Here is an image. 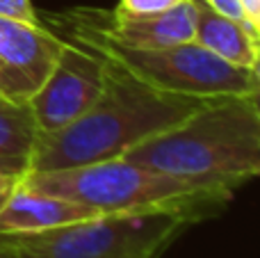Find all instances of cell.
I'll list each match as a JSON object with an SVG mask.
<instances>
[{
	"instance_id": "6da1fadb",
	"label": "cell",
	"mask_w": 260,
	"mask_h": 258,
	"mask_svg": "<svg viewBox=\"0 0 260 258\" xmlns=\"http://www.w3.org/2000/svg\"><path fill=\"white\" fill-rule=\"evenodd\" d=\"M103 64L105 80L99 99L69 126L50 133L39 131L27 172H53L123 158L133 146L169 131L208 101L155 89L105 59Z\"/></svg>"
},
{
	"instance_id": "7a4b0ae2",
	"label": "cell",
	"mask_w": 260,
	"mask_h": 258,
	"mask_svg": "<svg viewBox=\"0 0 260 258\" xmlns=\"http://www.w3.org/2000/svg\"><path fill=\"white\" fill-rule=\"evenodd\" d=\"M123 158L201 190L233 192L260 176V112L251 94L208 99Z\"/></svg>"
},
{
	"instance_id": "3957f363",
	"label": "cell",
	"mask_w": 260,
	"mask_h": 258,
	"mask_svg": "<svg viewBox=\"0 0 260 258\" xmlns=\"http://www.w3.org/2000/svg\"><path fill=\"white\" fill-rule=\"evenodd\" d=\"M231 195L201 190L153 208L96 215L85 222L7 238L21 258H155L185 227L229 204Z\"/></svg>"
},
{
	"instance_id": "277c9868",
	"label": "cell",
	"mask_w": 260,
	"mask_h": 258,
	"mask_svg": "<svg viewBox=\"0 0 260 258\" xmlns=\"http://www.w3.org/2000/svg\"><path fill=\"white\" fill-rule=\"evenodd\" d=\"M41 23L59 39L73 41L91 50L108 64L133 76L135 80L162 91L197 99H219L253 94L258 89L251 69L229 64L208 48L199 46L194 39L165 48H133L62 21L57 14H46Z\"/></svg>"
},
{
	"instance_id": "5b68a950",
	"label": "cell",
	"mask_w": 260,
	"mask_h": 258,
	"mask_svg": "<svg viewBox=\"0 0 260 258\" xmlns=\"http://www.w3.org/2000/svg\"><path fill=\"white\" fill-rule=\"evenodd\" d=\"M21 185L89 206L101 215L153 208L201 192V187L146 169L126 158L53 172H27L21 178Z\"/></svg>"
},
{
	"instance_id": "8992f818",
	"label": "cell",
	"mask_w": 260,
	"mask_h": 258,
	"mask_svg": "<svg viewBox=\"0 0 260 258\" xmlns=\"http://www.w3.org/2000/svg\"><path fill=\"white\" fill-rule=\"evenodd\" d=\"M64 41L50 76L27 101L41 133L59 131L91 108L103 89L105 64L96 53Z\"/></svg>"
},
{
	"instance_id": "52a82bcc",
	"label": "cell",
	"mask_w": 260,
	"mask_h": 258,
	"mask_svg": "<svg viewBox=\"0 0 260 258\" xmlns=\"http://www.w3.org/2000/svg\"><path fill=\"white\" fill-rule=\"evenodd\" d=\"M62 21L80 25L89 32L133 48H165L194 39L197 3L183 0L180 5L155 14H133L117 5L114 9H69L57 14Z\"/></svg>"
},
{
	"instance_id": "ba28073f",
	"label": "cell",
	"mask_w": 260,
	"mask_h": 258,
	"mask_svg": "<svg viewBox=\"0 0 260 258\" xmlns=\"http://www.w3.org/2000/svg\"><path fill=\"white\" fill-rule=\"evenodd\" d=\"M64 41L44 23L0 16V99L27 103L50 76Z\"/></svg>"
},
{
	"instance_id": "9c48e42d",
	"label": "cell",
	"mask_w": 260,
	"mask_h": 258,
	"mask_svg": "<svg viewBox=\"0 0 260 258\" xmlns=\"http://www.w3.org/2000/svg\"><path fill=\"white\" fill-rule=\"evenodd\" d=\"M94 208L59 199L53 195L27 190L18 183L14 195L0 210V236H18V233H39L48 229L67 227V224L85 222L96 217Z\"/></svg>"
},
{
	"instance_id": "30bf717a",
	"label": "cell",
	"mask_w": 260,
	"mask_h": 258,
	"mask_svg": "<svg viewBox=\"0 0 260 258\" xmlns=\"http://www.w3.org/2000/svg\"><path fill=\"white\" fill-rule=\"evenodd\" d=\"M197 3V25H194V41L217 57L242 69H251L260 55V39L249 27L233 18L212 9L206 0Z\"/></svg>"
},
{
	"instance_id": "8fae6325",
	"label": "cell",
	"mask_w": 260,
	"mask_h": 258,
	"mask_svg": "<svg viewBox=\"0 0 260 258\" xmlns=\"http://www.w3.org/2000/svg\"><path fill=\"white\" fill-rule=\"evenodd\" d=\"M37 135H39V126L30 105L9 103L0 99V155L25 158L30 163Z\"/></svg>"
},
{
	"instance_id": "7c38bea8",
	"label": "cell",
	"mask_w": 260,
	"mask_h": 258,
	"mask_svg": "<svg viewBox=\"0 0 260 258\" xmlns=\"http://www.w3.org/2000/svg\"><path fill=\"white\" fill-rule=\"evenodd\" d=\"M0 16L23 23H41L30 0H0Z\"/></svg>"
},
{
	"instance_id": "4fadbf2b",
	"label": "cell",
	"mask_w": 260,
	"mask_h": 258,
	"mask_svg": "<svg viewBox=\"0 0 260 258\" xmlns=\"http://www.w3.org/2000/svg\"><path fill=\"white\" fill-rule=\"evenodd\" d=\"M183 0H121L119 7L133 14H155V12H165V9L176 7Z\"/></svg>"
},
{
	"instance_id": "5bb4252c",
	"label": "cell",
	"mask_w": 260,
	"mask_h": 258,
	"mask_svg": "<svg viewBox=\"0 0 260 258\" xmlns=\"http://www.w3.org/2000/svg\"><path fill=\"white\" fill-rule=\"evenodd\" d=\"M206 3L210 5L212 9H217L219 14H224V16H229V18H233V21L242 23L244 27H249V30L253 32V27H251V23H249L247 14H244L242 5H240V0H206ZM253 35H256V32H253Z\"/></svg>"
},
{
	"instance_id": "9a60e30c",
	"label": "cell",
	"mask_w": 260,
	"mask_h": 258,
	"mask_svg": "<svg viewBox=\"0 0 260 258\" xmlns=\"http://www.w3.org/2000/svg\"><path fill=\"white\" fill-rule=\"evenodd\" d=\"M30 163L25 158H9V155H0V174H9V176H25Z\"/></svg>"
},
{
	"instance_id": "2e32d148",
	"label": "cell",
	"mask_w": 260,
	"mask_h": 258,
	"mask_svg": "<svg viewBox=\"0 0 260 258\" xmlns=\"http://www.w3.org/2000/svg\"><path fill=\"white\" fill-rule=\"evenodd\" d=\"M23 176H9V174H0V210L9 201V197L14 195V190L18 187Z\"/></svg>"
},
{
	"instance_id": "e0dca14e",
	"label": "cell",
	"mask_w": 260,
	"mask_h": 258,
	"mask_svg": "<svg viewBox=\"0 0 260 258\" xmlns=\"http://www.w3.org/2000/svg\"><path fill=\"white\" fill-rule=\"evenodd\" d=\"M240 5H242L244 14H247L249 23H251L253 32L258 35L260 39V0H240Z\"/></svg>"
},
{
	"instance_id": "ac0fdd59",
	"label": "cell",
	"mask_w": 260,
	"mask_h": 258,
	"mask_svg": "<svg viewBox=\"0 0 260 258\" xmlns=\"http://www.w3.org/2000/svg\"><path fill=\"white\" fill-rule=\"evenodd\" d=\"M0 258H21L7 236H0Z\"/></svg>"
},
{
	"instance_id": "d6986e66",
	"label": "cell",
	"mask_w": 260,
	"mask_h": 258,
	"mask_svg": "<svg viewBox=\"0 0 260 258\" xmlns=\"http://www.w3.org/2000/svg\"><path fill=\"white\" fill-rule=\"evenodd\" d=\"M251 99H253V105H256V110L260 112V89L253 91V94H251Z\"/></svg>"
}]
</instances>
